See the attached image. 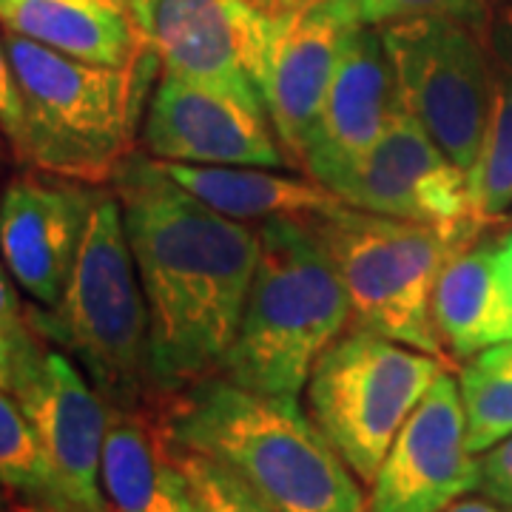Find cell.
<instances>
[{"label":"cell","instance_id":"cell-1","mask_svg":"<svg viewBox=\"0 0 512 512\" xmlns=\"http://www.w3.org/2000/svg\"><path fill=\"white\" fill-rule=\"evenodd\" d=\"M151 319L160 402L220 376L259 259V228L188 194L146 151L111 177Z\"/></svg>","mask_w":512,"mask_h":512},{"label":"cell","instance_id":"cell-2","mask_svg":"<svg viewBox=\"0 0 512 512\" xmlns=\"http://www.w3.org/2000/svg\"><path fill=\"white\" fill-rule=\"evenodd\" d=\"M154 413L168 444L225 464L276 512H367L365 484L296 396L211 376Z\"/></svg>","mask_w":512,"mask_h":512},{"label":"cell","instance_id":"cell-3","mask_svg":"<svg viewBox=\"0 0 512 512\" xmlns=\"http://www.w3.org/2000/svg\"><path fill=\"white\" fill-rule=\"evenodd\" d=\"M20 100L18 163L92 185H109L134 154L148 97L160 77L151 52L103 66L55 52L3 29Z\"/></svg>","mask_w":512,"mask_h":512},{"label":"cell","instance_id":"cell-4","mask_svg":"<svg viewBox=\"0 0 512 512\" xmlns=\"http://www.w3.org/2000/svg\"><path fill=\"white\" fill-rule=\"evenodd\" d=\"M350 322L348 291L311 222H262L254 282L220 376L256 393L299 396Z\"/></svg>","mask_w":512,"mask_h":512},{"label":"cell","instance_id":"cell-5","mask_svg":"<svg viewBox=\"0 0 512 512\" xmlns=\"http://www.w3.org/2000/svg\"><path fill=\"white\" fill-rule=\"evenodd\" d=\"M26 313L37 336L72 356L109 407L157 410L146 293L114 191H103L94 208L63 296Z\"/></svg>","mask_w":512,"mask_h":512},{"label":"cell","instance_id":"cell-6","mask_svg":"<svg viewBox=\"0 0 512 512\" xmlns=\"http://www.w3.org/2000/svg\"><path fill=\"white\" fill-rule=\"evenodd\" d=\"M308 222L342 276L356 328L450 359L433 328L430 302L444 259L464 242L433 225L350 205Z\"/></svg>","mask_w":512,"mask_h":512},{"label":"cell","instance_id":"cell-7","mask_svg":"<svg viewBox=\"0 0 512 512\" xmlns=\"http://www.w3.org/2000/svg\"><path fill=\"white\" fill-rule=\"evenodd\" d=\"M450 367L444 356L350 325L313 365L308 413L356 478L370 484L404 421Z\"/></svg>","mask_w":512,"mask_h":512},{"label":"cell","instance_id":"cell-8","mask_svg":"<svg viewBox=\"0 0 512 512\" xmlns=\"http://www.w3.org/2000/svg\"><path fill=\"white\" fill-rule=\"evenodd\" d=\"M487 23L421 15L379 26L399 100L467 177L476 168L493 114Z\"/></svg>","mask_w":512,"mask_h":512},{"label":"cell","instance_id":"cell-9","mask_svg":"<svg viewBox=\"0 0 512 512\" xmlns=\"http://www.w3.org/2000/svg\"><path fill=\"white\" fill-rule=\"evenodd\" d=\"M319 183L350 208L433 225L458 242L490 231L473 217L467 171L444 154L402 100H396L373 148L328 171Z\"/></svg>","mask_w":512,"mask_h":512},{"label":"cell","instance_id":"cell-10","mask_svg":"<svg viewBox=\"0 0 512 512\" xmlns=\"http://www.w3.org/2000/svg\"><path fill=\"white\" fill-rule=\"evenodd\" d=\"M9 390L35 427L60 512H111L100 464L109 402L72 356L29 330L15 348Z\"/></svg>","mask_w":512,"mask_h":512},{"label":"cell","instance_id":"cell-11","mask_svg":"<svg viewBox=\"0 0 512 512\" xmlns=\"http://www.w3.org/2000/svg\"><path fill=\"white\" fill-rule=\"evenodd\" d=\"M126 6L160 72L217 86L265 111L259 66L268 12L251 0H126Z\"/></svg>","mask_w":512,"mask_h":512},{"label":"cell","instance_id":"cell-12","mask_svg":"<svg viewBox=\"0 0 512 512\" xmlns=\"http://www.w3.org/2000/svg\"><path fill=\"white\" fill-rule=\"evenodd\" d=\"M353 23H359L353 0H319L268 15L259 92L291 168L302 165Z\"/></svg>","mask_w":512,"mask_h":512},{"label":"cell","instance_id":"cell-13","mask_svg":"<svg viewBox=\"0 0 512 512\" xmlns=\"http://www.w3.org/2000/svg\"><path fill=\"white\" fill-rule=\"evenodd\" d=\"M103 185L40 168L9 177L0 191V259L20 291L52 308L63 296Z\"/></svg>","mask_w":512,"mask_h":512},{"label":"cell","instance_id":"cell-14","mask_svg":"<svg viewBox=\"0 0 512 512\" xmlns=\"http://www.w3.org/2000/svg\"><path fill=\"white\" fill-rule=\"evenodd\" d=\"M140 140L160 163L291 168L265 111L237 94L174 74L157 77Z\"/></svg>","mask_w":512,"mask_h":512},{"label":"cell","instance_id":"cell-15","mask_svg":"<svg viewBox=\"0 0 512 512\" xmlns=\"http://www.w3.org/2000/svg\"><path fill=\"white\" fill-rule=\"evenodd\" d=\"M478 490L458 379L447 370L404 421L376 478L367 512H444Z\"/></svg>","mask_w":512,"mask_h":512},{"label":"cell","instance_id":"cell-16","mask_svg":"<svg viewBox=\"0 0 512 512\" xmlns=\"http://www.w3.org/2000/svg\"><path fill=\"white\" fill-rule=\"evenodd\" d=\"M396 100V80L379 26L353 23L299 171L319 183L333 168L359 160L379 140Z\"/></svg>","mask_w":512,"mask_h":512},{"label":"cell","instance_id":"cell-17","mask_svg":"<svg viewBox=\"0 0 512 512\" xmlns=\"http://www.w3.org/2000/svg\"><path fill=\"white\" fill-rule=\"evenodd\" d=\"M501 231L490 228L458 245L433 288V328L453 362L512 339V302L501 271Z\"/></svg>","mask_w":512,"mask_h":512},{"label":"cell","instance_id":"cell-18","mask_svg":"<svg viewBox=\"0 0 512 512\" xmlns=\"http://www.w3.org/2000/svg\"><path fill=\"white\" fill-rule=\"evenodd\" d=\"M100 481L111 512H200L154 410L111 407Z\"/></svg>","mask_w":512,"mask_h":512},{"label":"cell","instance_id":"cell-19","mask_svg":"<svg viewBox=\"0 0 512 512\" xmlns=\"http://www.w3.org/2000/svg\"><path fill=\"white\" fill-rule=\"evenodd\" d=\"M171 180L188 194L237 222H268L279 217L308 220L342 208L333 191L316 183L305 171L288 174L265 165H188L160 163Z\"/></svg>","mask_w":512,"mask_h":512},{"label":"cell","instance_id":"cell-20","mask_svg":"<svg viewBox=\"0 0 512 512\" xmlns=\"http://www.w3.org/2000/svg\"><path fill=\"white\" fill-rule=\"evenodd\" d=\"M0 23L55 52L103 66H128L143 52L126 0H0Z\"/></svg>","mask_w":512,"mask_h":512},{"label":"cell","instance_id":"cell-21","mask_svg":"<svg viewBox=\"0 0 512 512\" xmlns=\"http://www.w3.org/2000/svg\"><path fill=\"white\" fill-rule=\"evenodd\" d=\"M487 43L495 77L493 114L470 171V200L484 228H504L512 217V0L490 12Z\"/></svg>","mask_w":512,"mask_h":512},{"label":"cell","instance_id":"cell-22","mask_svg":"<svg viewBox=\"0 0 512 512\" xmlns=\"http://www.w3.org/2000/svg\"><path fill=\"white\" fill-rule=\"evenodd\" d=\"M458 393L467 421V447L481 456L512 436V339L461 362Z\"/></svg>","mask_w":512,"mask_h":512},{"label":"cell","instance_id":"cell-23","mask_svg":"<svg viewBox=\"0 0 512 512\" xmlns=\"http://www.w3.org/2000/svg\"><path fill=\"white\" fill-rule=\"evenodd\" d=\"M0 487L20 495L29 512H60L35 427L9 387H0Z\"/></svg>","mask_w":512,"mask_h":512},{"label":"cell","instance_id":"cell-24","mask_svg":"<svg viewBox=\"0 0 512 512\" xmlns=\"http://www.w3.org/2000/svg\"><path fill=\"white\" fill-rule=\"evenodd\" d=\"M168 447H171L177 467L183 470L188 490L194 495L200 512H276L251 484H245L225 464L202 456V453H194V450L174 447V444H168Z\"/></svg>","mask_w":512,"mask_h":512},{"label":"cell","instance_id":"cell-25","mask_svg":"<svg viewBox=\"0 0 512 512\" xmlns=\"http://www.w3.org/2000/svg\"><path fill=\"white\" fill-rule=\"evenodd\" d=\"M353 6L359 20L367 26H384L421 15H456L478 23L490 20L487 0H353Z\"/></svg>","mask_w":512,"mask_h":512},{"label":"cell","instance_id":"cell-26","mask_svg":"<svg viewBox=\"0 0 512 512\" xmlns=\"http://www.w3.org/2000/svg\"><path fill=\"white\" fill-rule=\"evenodd\" d=\"M478 493L512 512V436L478 456Z\"/></svg>","mask_w":512,"mask_h":512},{"label":"cell","instance_id":"cell-27","mask_svg":"<svg viewBox=\"0 0 512 512\" xmlns=\"http://www.w3.org/2000/svg\"><path fill=\"white\" fill-rule=\"evenodd\" d=\"M0 126L6 131V140L12 146V154L18 160L20 146V100H18V83L12 74L9 52H6V40L0 35Z\"/></svg>","mask_w":512,"mask_h":512},{"label":"cell","instance_id":"cell-28","mask_svg":"<svg viewBox=\"0 0 512 512\" xmlns=\"http://www.w3.org/2000/svg\"><path fill=\"white\" fill-rule=\"evenodd\" d=\"M29 313L23 308L18 293V282L12 279L9 268L0 259V330L3 333H23L29 330Z\"/></svg>","mask_w":512,"mask_h":512},{"label":"cell","instance_id":"cell-29","mask_svg":"<svg viewBox=\"0 0 512 512\" xmlns=\"http://www.w3.org/2000/svg\"><path fill=\"white\" fill-rule=\"evenodd\" d=\"M32 330V328H29ZM29 330H23V333H3L0 330V387H9V370H12V356H15V348H18V342L29 333Z\"/></svg>","mask_w":512,"mask_h":512},{"label":"cell","instance_id":"cell-30","mask_svg":"<svg viewBox=\"0 0 512 512\" xmlns=\"http://www.w3.org/2000/svg\"><path fill=\"white\" fill-rule=\"evenodd\" d=\"M444 512H510L504 510V507H498L495 501L490 498H484V495H478V498H458L456 504H450Z\"/></svg>","mask_w":512,"mask_h":512},{"label":"cell","instance_id":"cell-31","mask_svg":"<svg viewBox=\"0 0 512 512\" xmlns=\"http://www.w3.org/2000/svg\"><path fill=\"white\" fill-rule=\"evenodd\" d=\"M501 271H504V282H507L512 302V228L501 231Z\"/></svg>","mask_w":512,"mask_h":512},{"label":"cell","instance_id":"cell-32","mask_svg":"<svg viewBox=\"0 0 512 512\" xmlns=\"http://www.w3.org/2000/svg\"><path fill=\"white\" fill-rule=\"evenodd\" d=\"M251 3H256L268 15H279V12L302 9V6H311V3H319V0H251Z\"/></svg>","mask_w":512,"mask_h":512},{"label":"cell","instance_id":"cell-33","mask_svg":"<svg viewBox=\"0 0 512 512\" xmlns=\"http://www.w3.org/2000/svg\"><path fill=\"white\" fill-rule=\"evenodd\" d=\"M9 154H12V146H9V140H6V131L0 126V171H3V165L9 160ZM15 157V154H12Z\"/></svg>","mask_w":512,"mask_h":512},{"label":"cell","instance_id":"cell-34","mask_svg":"<svg viewBox=\"0 0 512 512\" xmlns=\"http://www.w3.org/2000/svg\"><path fill=\"white\" fill-rule=\"evenodd\" d=\"M487 3H507V0H487Z\"/></svg>","mask_w":512,"mask_h":512},{"label":"cell","instance_id":"cell-35","mask_svg":"<svg viewBox=\"0 0 512 512\" xmlns=\"http://www.w3.org/2000/svg\"><path fill=\"white\" fill-rule=\"evenodd\" d=\"M0 512H3V504H0Z\"/></svg>","mask_w":512,"mask_h":512},{"label":"cell","instance_id":"cell-36","mask_svg":"<svg viewBox=\"0 0 512 512\" xmlns=\"http://www.w3.org/2000/svg\"><path fill=\"white\" fill-rule=\"evenodd\" d=\"M510 222H512V217H510Z\"/></svg>","mask_w":512,"mask_h":512}]
</instances>
